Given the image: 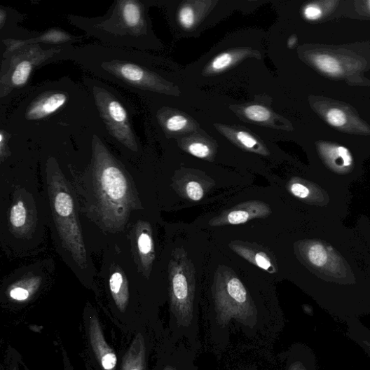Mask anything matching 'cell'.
<instances>
[{
	"instance_id": "1",
	"label": "cell",
	"mask_w": 370,
	"mask_h": 370,
	"mask_svg": "<svg viewBox=\"0 0 370 370\" xmlns=\"http://www.w3.org/2000/svg\"><path fill=\"white\" fill-rule=\"evenodd\" d=\"M94 191L100 215L110 228H121L136 206L131 184L100 139L94 141Z\"/></svg>"
},
{
	"instance_id": "2",
	"label": "cell",
	"mask_w": 370,
	"mask_h": 370,
	"mask_svg": "<svg viewBox=\"0 0 370 370\" xmlns=\"http://www.w3.org/2000/svg\"><path fill=\"white\" fill-rule=\"evenodd\" d=\"M144 6L136 0L115 2L103 17L88 18L71 17L73 25L88 34L115 46L116 48H140L145 35L146 20Z\"/></svg>"
},
{
	"instance_id": "3",
	"label": "cell",
	"mask_w": 370,
	"mask_h": 370,
	"mask_svg": "<svg viewBox=\"0 0 370 370\" xmlns=\"http://www.w3.org/2000/svg\"><path fill=\"white\" fill-rule=\"evenodd\" d=\"M171 313L179 338L186 337L194 343L197 321L195 315V272L186 253L174 254L170 264Z\"/></svg>"
},
{
	"instance_id": "4",
	"label": "cell",
	"mask_w": 370,
	"mask_h": 370,
	"mask_svg": "<svg viewBox=\"0 0 370 370\" xmlns=\"http://www.w3.org/2000/svg\"><path fill=\"white\" fill-rule=\"evenodd\" d=\"M217 327L225 329L231 320L254 330L259 324L258 309L247 290L233 271L221 270L214 285Z\"/></svg>"
},
{
	"instance_id": "5",
	"label": "cell",
	"mask_w": 370,
	"mask_h": 370,
	"mask_svg": "<svg viewBox=\"0 0 370 370\" xmlns=\"http://www.w3.org/2000/svg\"><path fill=\"white\" fill-rule=\"evenodd\" d=\"M49 193L53 216L64 247L75 261L85 268L87 254L73 196L65 179L58 170L49 174Z\"/></svg>"
},
{
	"instance_id": "6",
	"label": "cell",
	"mask_w": 370,
	"mask_h": 370,
	"mask_svg": "<svg viewBox=\"0 0 370 370\" xmlns=\"http://www.w3.org/2000/svg\"><path fill=\"white\" fill-rule=\"evenodd\" d=\"M54 48L44 50L39 44H29L11 53L4 54L1 76H0V97L8 96L28 83L35 68L61 53Z\"/></svg>"
},
{
	"instance_id": "7",
	"label": "cell",
	"mask_w": 370,
	"mask_h": 370,
	"mask_svg": "<svg viewBox=\"0 0 370 370\" xmlns=\"http://www.w3.org/2000/svg\"><path fill=\"white\" fill-rule=\"evenodd\" d=\"M92 91L102 118L110 134L131 151H137L136 138L125 107L107 90L95 86Z\"/></svg>"
},
{
	"instance_id": "8",
	"label": "cell",
	"mask_w": 370,
	"mask_h": 370,
	"mask_svg": "<svg viewBox=\"0 0 370 370\" xmlns=\"http://www.w3.org/2000/svg\"><path fill=\"white\" fill-rule=\"evenodd\" d=\"M270 213V208L266 203L258 200L249 201L214 219L210 224L212 226L240 224L254 219L267 217Z\"/></svg>"
},
{
	"instance_id": "9",
	"label": "cell",
	"mask_w": 370,
	"mask_h": 370,
	"mask_svg": "<svg viewBox=\"0 0 370 370\" xmlns=\"http://www.w3.org/2000/svg\"><path fill=\"white\" fill-rule=\"evenodd\" d=\"M88 334L90 343L103 370H116L118 357L105 340L100 322L96 316L90 317Z\"/></svg>"
},
{
	"instance_id": "10",
	"label": "cell",
	"mask_w": 370,
	"mask_h": 370,
	"mask_svg": "<svg viewBox=\"0 0 370 370\" xmlns=\"http://www.w3.org/2000/svg\"><path fill=\"white\" fill-rule=\"evenodd\" d=\"M284 370H318L317 358L308 345L297 343L282 355Z\"/></svg>"
},
{
	"instance_id": "11",
	"label": "cell",
	"mask_w": 370,
	"mask_h": 370,
	"mask_svg": "<svg viewBox=\"0 0 370 370\" xmlns=\"http://www.w3.org/2000/svg\"><path fill=\"white\" fill-rule=\"evenodd\" d=\"M67 101V97L62 92H48L34 100L26 111L28 121H39L53 114Z\"/></svg>"
},
{
	"instance_id": "12",
	"label": "cell",
	"mask_w": 370,
	"mask_h": 370,
	"mask_svg": "<svg viewBox=\"0 0 370 370\" xmlns=\"http://www.w3.org/2000/svg\"><path fill=\"white\" fill-rule=\"evenodd\" d=\"M146 353L144 338L138 334L124 356L121 370H146Z\"/></svg>"
},
{
	"instance_id": "13",
	"label": "cell",
	"mask_w": 370,
	"mask_h": 370,
	"mask_svg": "<svg viewBox=\"0 0 370 370\" xmlns=\"http://www.w3.org/2000/svg\"><path fill=\"white\" fill-rule=\"evenodd\" d=\"M136 242L139 258L144 268L149 270L155 258V252L151 229L148 224H144L140 228H137Z\"/></svg>"
},
{
	"instance_id": "14",
	"label": "cell",
	"mask_w": 370,
	"mask_h": 370,
	"mask_svg": "<svg viewBox=\"0 0 370 370\" xmlns=\"http://www.w3.org/2000/svg\"><path fill=\"white\" fill-rule=\"evenodd\" d=\"M109 289L116 306L125 312L129 303L128 280L123 272L114 271L109 278Z\"/></svg>"
},
{
	"instance_id": "15",
	"label": "cell",
	"mask_w": 370,
	"mask_h": 370,
	"mask_svg": "<svg viewBox=\"0 0 370 370\" xmlns=\"http://www.w3.org/2000/svg\"><path fill=\"white\" fill-rule=\"evenodd\" d=\"M71 40V36L60 30L53 29L35 39L26 41L7 40L5 41L8 46V50L5 54L11 53L17 50L22 46L29 44H37L42 42L46 43L60 44Z\"/></svg>"
},
{
	"instance_id": "16",
	"label": "cell",
	"mask_w": 370,
	"mask_h": 370,
	"mask_svg": "<svg viewBox=\"0 0 370 370\" xmlns=\"http://www.w3.org/2000/svg\"><path fill=\"white\" fill-rule=\"evenodd\" d=\"M348 338L357 344L370 359V329L359 319H350L345 322Z\"/></svg>"
},
{
	"instance_id": "17",
	"label": "cell",
	"mask_w": 370,
	"mask_h": 370,
	"mask_svg": "<svg viewBox=\"0 0 370 370\" xmlns=\"http://www.w3.org/2000/svg\"><path fill=\"white\" fill-rule=\"evenodd\" d=\"M231 248L251 263L270 273L275 272L269 257L263 252H257L242 245H235Z\"/></svg>"
},
{
	"instance_id": "18",
	"label": "cell",
	"mask_w": 370,
	"mask_h": 370,
	"mask_svg": "<svg viewBox=\"0 0 370 370\" xmlns=\"http://www.w3.org/2000/svg\"><path fill=\"white\" fill-rule=\"evenodd\" d=\"M40 283L38 278L18 282L9 289V296L17 302H26L38 289Z\"/></svg>"
},
{
	"instance_id": "19",
	"label": "cell",
	"mask_w": 370,
	"mask_h": 370,
	"mask_svg": "<svg viewBox=\"0 0 370 370\" xmlns=\"http://www.w3.org/2000/svg\"><path fill=\"white\" fill-rule=\"evenodd\" d=\"M316 67L324 74L338 76L342 73V67L338 60L329 55H318L314 57Z\"/></svg>"
},
{
	"instance_id": "20",
	"label": "cell",
	"mask_w": 370,
	"mask_h": 370,
	"mask_svg": "<svg viewBox=\"0 0 370 370\" xmlns=\"http://www.w3.org/2000/svg\"><path fill=\"white\" fill-rule=\"evenodd\" d=\"M28 218V212L22 200H17L11 207L10 212V224L15 230L25 228Z\"/></svg>"
},
{
	"instance_id": "21",
	"label": "cell",
	"mask_w": 370,
	"mask_h": 370,
	"mask_svg": "<svg viewBox=\"0 0 370 370\" xmlns=\"http://www.w3.org/2000/svg\"><path fill=\"white\" fill-rule=\"evenodd\" d=\"M246 117L256 122H266L270 118V111L260 105H252L245 109Z\"/></svg>"
},
{
	"instance_id": "22",
	"label": "cell",
	"mask_w": 370,
	"mask_h": 370,
	"mask_svg": "<svg viewBox=\"0 0 370 370\" xmlns=\"http://www.w3.org/2000/svg\"><path fill=\"white\" fill-rule=\"evenodd\" d=\"M189 353L184 348L177 364H167L161 370H195L193 358Z\"/></svg>"
},
{
	"instance_id": "23",
	"label": "cell",
	"mask_w": 370,
	"mask_h": 370,
	"mask_svg": "<svg viewBox=\"0 0 370 370\" xmlns=\"http://www.w3.org/2000/svg\"><path fill=\"white\" fill-rule=\"evenodd\" d=\"M308 258L313 265L320 267L326 264L328 256L322 245H315L309 250Z\"/></svg>"
},
{
	"instance_id": "24",
	"label": "cell",
	"mask_w": 370,
	"mask_h": 370,
	"mask_svg": "<svg viewBox=\"0 0 370 370\" xmlns=\"http://www.w3.org/2000/svg\"><path fill=\"white\" fill-rule=\"evenodd\" d=\"M327 120L331 126L341 128L345 125L347 117L343 111L339 109H331L327 114Z\"/></svg>"
},
{
	"instance_id": "25",
	"label": "cell",
	"mask_w": 370,
	"mask_h": 370,
	"mask_svg": "<svg viewBox=\"0 0 370 370\" xmlns=\"http://www.w3.org/2000/svg\"><path fill=\"white\" fill-rule=\"evenodd\" d=\"M185 193L192 200L199 201L204 196V190L202 185L196 181H190L185 186Z\"/></svg>"
},
{
	"instance_id": "26",
	"label": "cell",
	"mask_w": 370,
	"mask_h": 370,
	"mask_svg": "<svg viewBox=\"0 0 370 370\" xmlns=\"http://www.w3.org/2000/svg\"><path fill=\"white\" fill-rule=\"evenodd\" d=\"M181 25L185 29H191L195 23V13L189 6L182 8L179 13Z\"/></svg>"
},
{
	"instance_id": "27",
	"label": "cell",
	"mask_w": 370,
	"mask_h": 370,
	"mask_svg": "<svg viewBox=\"0 0 370 370\" xmlns=\"http://www.w3.org/2000/svg\"><path fill=\"white\" fill-rule=\"evenodd\" d=\"M233 56L229 53H223L217 57L212 63L214 71H220L227 68L233 62Z\"/></svg>"
},
{
	"instance_id": "28",
	"label": "cell",
	"mask_w": 370,
	"mask_h": 370,
	"mask_svg": "<svg viewBox=\"0 0 370 370\" xmlns=\"http://www.w3.org/2000/svg\"><path fill=\"white\" fill-rule=\"evenodd\" d=\"M188 125V120L180 115H174L166 123L167 128L172 132H177L184 129Z\"/></svg>"
},
{
	"instance_id": "29",
	"label": "cell",
	"mask_w": 370,
	"mask_h": 370,
	"mask_svg": "<svg viewBox=\"0 0 370 370\" xmlns=\"http://www.w3.org/2000/svg\"><path fill=\"white\" fill-rule=\"evenodd\" d=\"M189 151L193 156L205 158L210 156L211 150L210 147L202 143H194L189 146Z\"/></svg>"
},
{
	"instance_id": "30",
	"label": "cell",
	"mask_w": 370,
	"mask_h": 370,
	"mask_svg": "<svg viewBox=\"0 0 370 370\" xmlns=\"http://www.w3.org/2000/svg\"><path fill=\"white\" fill-rule=\"evenodd\" d=\"M238 141L247 149H252L258 145V142L247 132L241 131L237 135Z\"/></svg>"
},
{
	"instance_id": "31",
	"label": "cell",
	"mask_w": 370,
	"mask_h": 370,
	"mask_svg": "<svg viewBox=\"0 0 370 370\" xmlns=\"http://www.w3.org/2000/svg\"><path fill=\"white\" fill-rule=\"evenodd\" d=\"M289 189L294 196L299 198H306L310 194L308 189L300 183L292 184Z\"/></svg>"
},
{
	"instance_id": "32",
	"label": "cell",
	"mask_w": 370,
	"mask_h": 370,
	"mask_svg": "<svg viewBox=\"0 0 370 370\" xmlns=\"http://www.w3.org/2000/svg\"><path fill=\"white\" fill-rule=\"evenodd\" d=\"M304 15L308 20H317L322 17V11L320 7L310 5L305 8Z\"/></svg>"
},
{
	"instance_id": "33",
	"label": "cell",
	"mask_w": 370,
	"mask_h": 370,
	"mask_svg": "<svg viewBox=\"0 0 370 370\" xmlns=\"http://www.w3.org/2000/svg\"><path fill=\"white\" fill-rule=\"evenodd\" d=\"M296 41V39L295 36L291 37L288 42V45L289 48H292V46L295 44Z\"/></svg>"
},
{
	"instance_id": "34",
	"label": "cell",
	"mask_w": 370,
	"mask_h": 370,
	"mask_svg": "<svg viewBox=\"0 0 370 370\" xmlns=\"http://www.w3.org/2000/svg\"><path fill=\"white\" fill-rule=\"evenodd\" d=\"M367 4H368V8L370 11V0L369 1L367 2Z\"/></svg>"
},
{
	"instance_id": "35",
	"label": "cell",
	"mask_w": 370,
	"mask_h": 370,
	"mask_svg": "<svg viewBox=\"0 0 370 370\" xmlns=\"http://www.w3.org/2000/svg\"><path fill=\"white\" fill-rule=\"evenodd\" d=\"M13 370H18V369H17V368H15Z\"/></svg>"
}]
</instances>
